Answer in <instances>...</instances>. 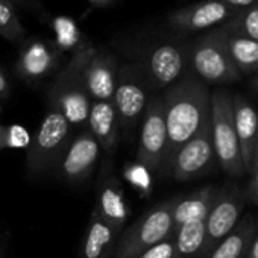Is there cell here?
<instances>
[{
	"label": "cell",
	"instance_id": "obj_5",
	"mask_svg": "<svg viewBox=\"0 0 258 258\" xmlns=\"http://www.w3.org/2000/svg\"><path fill=\"white\" fill-rule=\"evenodd\" d=\"M210 127L216 160L231 176L244 173L238 139L234 126L232 96L217 90L210 97Z\"/></svg>",
	"mask_w": 258,
	"mask_h": 258
},
{
	"label": "cell",
	"instance_id": "obj_32",
	"mask_svg": "<svg viewBox=\"0 0 258 258\" xmlns=\"http://www.w3.org/2000/svg\"><path fill=\"white\" fill-rule=\"evenodd\" d=\"M252 172H253V179H252V184H250L249 191H250L252 199L258 204V166H256Z\"/></svg>",
	"mask_w": 258,
	"mask_h": 258
},
{
	"label": "cell",
	"instance_id": "obj_7",
	"mask_svg": "<svg viewBox=\"0 0 258 258\" xmlns=\"http://www.w3.org/2000/svg\"><path fill=\"white\" fill-rule=\"evenodd\" d=\"M69 140L70 124L67 118L50 108L28 146L26 169L29 175L38 176L56 166Z\"/></svg>",
	"mask_w": 258,
	"mask_h": 258
},
{
	"label": "cell",
	"instance_id": "obj_2",
	"mask_svg": "<svg viewBox=\"0 0 258 258\" xmlns=\"http://www.w3.org/2000/svg\"><path fill=\"white\" fill-rule=\"evenodd\" d=\"M96 47L93 44L70 55L69 61L58 70L50 88L49 103L50 108L61 112L70 126L84 127L88 123L91 97L85 87L84 70Z\"/></svg>",
	"mask_w": 258,
	"mask_h": 258
},
{
	"label": "cell",
	"instance_id": "obj_30",
	"mask_svg": "<svg viewBox=\"0 0 258 258\" xmlns=\"http://www.w3.org/2000/svg\"><path fill=\"white\" fill-rule=\"evenodd\" d=\"M220 2L232 7V8H237V10H241V8H247V7H252V5H258V0H220Z\"/></svg>",
	"mask_w": 258,
	"mask_h": 258
},
{
	"label": "cell",
	"instance_id": "obj_18",
	"mask_svg": "<svg viewBox=\"0 0 258 258\" xmlns=\"http://www.w3.org/2000/svg\"><path fill=\"white\" fill-rule=\"evenodd\" d=\"M87 126L103 151L109 154L115 149L120 139V123L112 100H93Z\"/></svg>",
	"mask_w": 258,
	"mask_h": 258
},
{
	"label": "cell",
	"instance_id": "obj_16",
	"mask_svg": "<svg viewBox=\"0 0 258 258\" xmlns=\"http://www.w3.org/2000/svg\"><path fill=\"white\" fill-rule=\"evenodd\" d=\"M232 114L243 167L244 172H250L253 149L258 137V114L255 108L240 96L232 97Z\"/></svg>",
	"mask_w": 258,
	"mask_h": 258
},
{
	"label": "cell",
	"instance_id": "obj_11",
	"mask_svg": "<svg viewBox=\"0 0 258 258\" xmlns=\"http://www.w3.org/2000/svg\"><path fill=\"white\" fill-rule=\"evenodd\" d=\"M64 53L58 50L52 40L31 37L20 44L16 62V75L29 84H38L62 67Z\"/></svg>",
	"mask_w": 258,
	"mask_h": 258
},
{
	"label": "cell",
	"instance_id": "obj_4",
	"mask_svg": "<svg viewBox=\"0 0 258 258\" xmlns=\"http://www.w3.org/2000/svg\"><path fill=\"white\" fill-rule=\"evenodd\" d=\"M190 66L195 75L210 84H228L240 79L228 52V32L213 28L190 43Z\"/></svg>",
	"mask_w": 258,
	"mask_h": 258
},
{
	"label": "cell",
	"instance_id": "obj_6",
	"mask_svg": "<svg viewBox=\"0 0 258 258\" xmlns=\"http://www.w3.org/2000/svg\"><path fill=\"white\" fill-rule=\"evenodd\" d=\"M175 199L166 201L139 217L120 235L112 258H136L154 244L173 237Z\"/></svg>",
	"mask_w": 258,
	"mask_h": 258
},
{
	"label": "cell",
	"instance_id": "obj_14",
	"mask_svg": "<svg viewBox=\"0 0 258 258\" xmlns=\"http://www.w3.org/2000/svg\"><path fill=\"white\" fill-rule=\"evenodd\" d=\"M100 146L90 131H84L75 139H70L62 151L56 169L61 178L69 182H82L90 178L97 160Z\"/></svg>",
	"mask_w": 258,
	"mask_h": 258
},
{
	"label": "cell",
	"instance_id": "obj_21",
	"mask_svg": "<svg viewBox=\"0 0 258 258\" xmlns=\"http://www.w3.org/2000/svg\"><path fill=\"white\" fill-rule=\"evenodd\" d=\"M49 26L53 32V44L59 52L76 53L91 44L88 37L81 31L78 22L69 16H53L49 20Z\"/></svg>",
	"mask_w": 258,
	"mask_h": 258
},
{
	"label": "cell",
	"instance_id": "obj_23",
	"mask_svg": "<svg viewBox=\"0 0 258 258\" xmlns=\"http://www.w3.org/2000/svg\"><path fill=\"white\" fill-rule=\"evenodd\" d=\"M173 258H202L205 244V220H196L181 226L175 235Z\"/></svg>",
	"mask_w": 258,
	"mask_h": 258
},
{
	"label": "cell",
	"instance_id": "obj_29",
	"mask_svg": "<svg viewBox=\"0 0 258 258\" xmlns=\"http://www.w3.org/2000/svg\"><path fill=\"white\" fill-rule=\"evenodd\" d=\"M10 2L16 8L22 7V8H26V10H32V11H37V13H43V7H41V4L38 2V0H10Z\"/></svg>",
	"mask_w": 258,
	"mask_h": 258
},
{
	"label": "cell",
	"instance_id": "obj_15",
	"mask_svg": "<svg viewBox=\"0 0 258 258\" xmlns=\"http://www.w3.org/2000/svg\"><path fill=\"white\" fill-rule=\"evenodd\" d=\"M118 67V59L112 52L106 49L93 52L84 70L85 87L91 100H112Z\"/></svg>",
	"mask_w": 258,
	"mask_h": 258
},
{
	"label": "cell",
	"instance_id": "obj_13",
	"mask_svg": "<svg viewBox=\"0 0 258 258\" xmlns=\"http://www.w3.org/2000/svg\"><path fill=\"white\" fill-rule=\"evenodd\" d=\"M214 161L216 154L208 118L199 131L178 151L167 173L178 181H191L207 175L213 169Z\"/></svg>",
	"mask_w": 258,
	"mask_h": 258
},
{
	"label": "cell",
	"instance_id": "obj_34",
	"mask_svg": "<svg viewBox=\"0 0 258 258\" xmlns=\"http://www.w3.org/2000/svg\"><path fill=\"white\" fill-rule=\"evenodd\" d=\"M246 256L247 258H258V238L255 241H252L250 249H249V252H247Z\"/></svg>",
	"mask_w": 258,
	"mask_h": 258
},
{
	"label": "cell",
	"instance_id": "obj_22",
	"mask_svg": "<svg viewBox=\"0 0 258 258\" xmlns=\"http://www.w3.org/2000/svg\"><path fill=\"white\" fill-rule=\"evenodd\" d=\"M255 226L250 219L240 222L229 235H226L208 258H244L253 241Z\"/></svg>",
	"mask_w": 258,
	"mask_h": 258
},
{
	"label": "cell",
	"instance_id": "obj_12",
	"mask_svg": "<svg viewBox=\"0 0 258 258\" xmlns=\"http://www.w3.org/2000/svg\"><path fill=\"white\" fill-rule=\"evenodd\" d=\"M244 207V198L234 188L216 191L211 208L205 217V244L202 258H208L216 246L232 232L240 220Z\"/></svg>",
	"mask_w": 258,
	"mask_h": 258
},
{
	"label": "cell",
	"instance_id": "obj_35",
	"mask_svg": "<svg viewBox=\"0 0 258 258\" xmlns=\"http://www.w3.org/2000/svg\"><path fill=\"white\" fill-rule=\"evenodd\" d=\"M258 166V137H256V143H255V149H253V160H252V169L250 172Z\"/></svg>",
	"mask_w": 258,
	"mask_h": 258
},
{
	"label": "cell",
	"instance_id": "obj_25",
	"mask_svg": "<svg viewBox=\"0 0 258 258\" xmlns=\"http://www.w3.org/2000/svg\"><path fill=\"white\" fill-rule=\"evenodd\" d=\"M222 28L228 35L258 41V5L238 10L232 19L222 25Z\"/></svg>",
	"mask_w": 258,
	"mask_h": 258
},
{
	"label": "cell",
	"instance_id": "obj_3",
	"mask_svg": "<svg viewBox=\"0 0 258 258\" xmlns=\"http://www.w3.org/2000/svg\"><path fill=\"white\" fill-rule=\"evenodd\" d=\"M131 62L139 66L149 88H167L185 75L190 66V43L176 35L158 40L140 47Z\"/></svg>",
	"mask_w": 258,
	"mask_h": 258
},
{
	"label": "cell",
	"instance_id": "obj_28",
	"mask_svg": "<svg viewBox=\"0 0 258 258\" xmlns=\"http://www.w3.org/2000/svg\"><path fill=\"white\" fill-rule=\"evenodd\" d=\"M173 250H175V240L173 237H170L146 249L136 258H173Z\"/></svg>",
	"mask_w": 258,
	"mask_h": 258
},
{
	"label": "cell",
	"instance_id": "obj_20",
	"mask_svg": "<svg viewBox=\"0 0 258 258\" xmlns=\"http://www.w3.org/2000/svg\"><path fill=\"white\" fill-rule=\"evenodd\" d=\"M214 196H216V190H213L211 187H204L187 198H175V204L172 210L173 235L181 226L187 223L196 220H205L211 208V204L214 201Z\"/></svg>",
	"mask_w": 258,
	"mask_h": 258
},
{
	"label": "cell",
	"instance_id": "obj_8",
	"mask_svg": "<svg viewBox=\"0 0 258 258\" xmlns=\"http://www.w3.org/2000/svg\"><path fill=\"white\" fill-rule=\"evenodd\" d=\"M148 90V82L137 64L126 62L118 67L112 105L115 108L120 127L133 131L140 123L149 100Z\"/></svg>",
	"mask_w": 258,
	"mask_h": 258
},
{
	"label": "cell",
	"instance_id": "obj_31",
	"mask_svg": "<svg viewBox=\"0 0 258 258\" xmlns=\"http://www.w3.org/2000/svg\"><path fill=\"white\" fill-rule=\"evenodd\" d=\"M11 93V87L8 82V78L5 76V73L0 70V99H7Z\"/></svg>",
	"mask_w": 258,
	"mask_h": 258
},
{
	"label": "cell",
	"instance_id": "obj_36",
	"mask_svg": "<svg viewBox=\"0 0 258 258\" xmlns=\"http://www.w3.org/2000/svg\"><path fill=\"white\" fill-rule=\"evenodd\" d=\"M256 85H258V79H256Z\"/></svg>",
	"mask_w": 258,
	"mask_h": 258
},
{
	"label": "cell",
	"instance_id": "obj_27",
	"mask_svg": "<svg viewBox=\"0 0 258 258\" xmlns=\"http://www.w3.org/2000/svg\"><path fill=\"white\" fill-rule=\"evenodd\" d=\"M2 112V106H0ZM31 134L20 124L5 126L0 123V151L5 149H26L31 143Z\"/></svg>",
	"mask_w": 258,
	"mask_h": 258
},
{
	"label": "cell",
	"instance_id": "obj_19",
	"mask_svg": "<svg viewBox=\"0 0 258 258\" xmlns=\"http://www.w3.org/2000/svg\"><path fill=\"white\" fill-rule=\"evenodd\" d=\"M121 229L115 228L94 210L90 216L81 258H112Z\"/></svg>",
	"mask_w": 258,
	"mask_h": 258
},
{
	"label": "cell",
	"instance_id": "obj_10",
	"mask_svg": "<svg viewBox=\"0 0 258 258\" xmlns=\"http://www.w3.org/2000/svg\"><path fill=\"white\" fill-rule=\"evenodd\" d=\"M238 10L220 0H202L172 11L166 17V25L176 37H185L195 32L210 31L222 26L235 16Z\"/></svg>",
	"mask_w": 258,
	"mask_h": 258
},
{
	"label": "cell",
	"instance_id": "obj_1",
	"mask_svg": "<svg viewBox=\"0 0 258 258\" xmlns=\"http://www.w3.org/2000/svg\"><path fill=\"white\" fill-rule=\"evenodd\" d=\"M210 91L204 81L193 73L166 88L163 94L167 126V149L161 170L169 172L178 151L199 131L210 118Z\"/></svg>",
	"mask_w": 258,
	"mask_h": 258
},
{
	"label": "cell",
	"instance_id": "obj_17",
	"mask_svg": "<svg viewBox=\"0 0 258 258\" xmlns=\"http://www.w3.org/2000/svg\"><path fill=\"white\" fill-rule=\"evenodd\" d=\"M94 211L106 222L123 231V226L129 217V208L124 201L123 188L118 181L103 170L100 182L97 185V198Z\"/></svg>",
	"mask_w": 258,
	"mask_h": 258
},
{
	"label": "cell",
	"instance_id": "obj_33",
	"mask_svg": "<svg viewBox=\"0 0 258 258\" xmlns=\"http://www.w3.org/2000/svg\"><path fill=\"white\" fill-rule=\"evenodd\" d=\"M87 2L93 7V8H97V10H105V8H109L112 7L117 0H87Z\"/></svg>",
	"mask_w": 258,
	"mask_h": 258
},
{
	"label": "cell",
	"instance_id": "obj_24",
	"mask_svg": "<svg viewBox=\"0 0 258 258\" xmlns=\"http://www.w3.org/2000/svg\"><path fill=\"white\" fill-rule=\"evenodd\" d=\"M228 52L240 75L258 72V41L228 35Z\"/></svg>",
	"mask_w": 258,
	"mask_h": 258
},
{
	"label": "cell",
	"instance_id": "obj_26",
	"mask_svg": "<svg viewBox=\"0 0 258 258\" xmlns=\"http://www.w3.org/2000/svg\"><path fill=\"white\" fill-rule=\"evenodd\" d=\"M0 37L11 44H22L26 40V29L10 0H0Z\"/></svg>",
	"mask_w": 258,
	"mask_h": 258
},
{
	"label": "cell",
	"instance_id": "obj_9",
	"mask_svg": "<svg viewBox=\"0 0 258 258\" xmlns=\"http://www.w3.org/2000/svg\"><path fill=\"white\" fill-rule=\"evenodd\" d=\"M167 149V126L164 115L163 96H154L148 100L140 140L137 148V157L145 169L155 172L161 170Z\"/></svg>",
	"mask_w": 258,
	"mask_h": 258
}]
</instances>
